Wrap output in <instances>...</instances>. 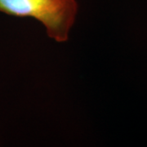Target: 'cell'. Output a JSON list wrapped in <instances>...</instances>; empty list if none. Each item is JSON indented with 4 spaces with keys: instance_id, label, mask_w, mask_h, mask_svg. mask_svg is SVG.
Here are the masks:
<instances>
[{
    "instance_id": "1",
    "label": "cell",
    "mask_w": 147,
    "mask_h": 147,
    "mask_svg": "<svg viewBox=\"0 0 147 147\" xmlns=\"http://www.w3.org/2000/svg\"><path fill=\"white\" fill-rule=\"evenodd\" d=\"M78 8L76 0H0V12L39 21L47 36L57 42L69 39Z\"/></svg>"
}]
</instances>
